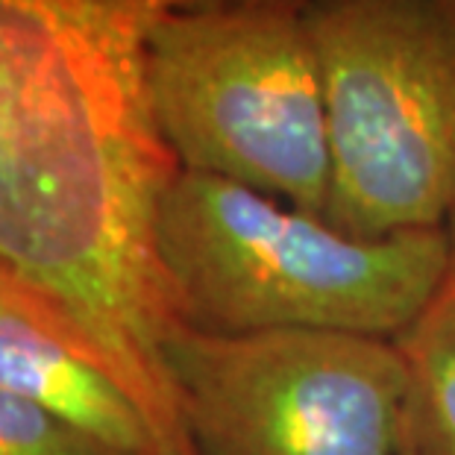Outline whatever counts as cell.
I'll use <instances>...</instances> for the list:
<instances>
[{"label":"cell","mask_w":455,"mask_h":455,"mask_svg":"<svg viewBox=\"0 0 455 455\" xmlns=\"http://www.w3.org/2000/svg\"><path fill=\"white\" fill-rule=\"evenodd\" d=\"M173 0H0V259L89 335L164 455H195L168 364L182 326L156 247L182 171L148 42Z\"/></svg>","instance_id":"6da1fadb"},{"label":"cell","mask_w":455,"mask_h":455,"mask_svg":"<svg viewBox=\"0 0 455 455\" xmlns=\"http://www.w3.org/2000/svg\"><path fill=\"white\" fill-rule=\"evenodd\" d=\"M156 247L182 326L209 335L347 332L394 341L450 267L443 229L358 238L315 212L180 171Z\"/></svg>","instance_id":"7a4b0ae2"},{"label":"cell","mask_w":455,"mask_h":455,"mask_svg":"<svg viewBox=\"0 0 455 455\" xmlns=\"http://www.w3.org/2000/svg\"><path fill=\"white\" fill-rule=\"evenodd\" d=\"M308 0H173L148 42L153 112L182 171L326 218L332 162Z\"/></svg>","instance_id":"3957f363"},{"label":"cell","mask_w":455,"mask_h":455,"mask_svg":"<svg viewBox=\"0 0 455 455\" xmlns=\"http://www.w3.org/2000/svg\"><path fill=\"white\" fill-rule=\"evenodd\" d=\"M329 132L326 220L443 229L455 206V15L438 0H308Z\"/></svg>","instance_id":"277c9868"},{"label":"cell","mask_w":455,"mask_h":455,"mask_svg":"<svg viewBox=\"0 0 455 455\" xmlns=\"http://www.w3.org/2000/svg\"><path fill=\"white\" fill-rule=\"evenodd\" d=\"M168 364L195 455H405V373L385 338L180 326Z\"/></svg>","instance_id":"5b68a950"},{"label":"cell","mask_w":455,"mask_h":455,"mask_svg":"<svg viewBox=\"0 0 455 455\" xmlns=\"http://www.w3.org/2000/svg\"><path fill=\"white\" fill-rule=\"evenodd\" d=\"M0 388L124 455H164L141 405L71 315L0 259Z\"/></svg>","instance_id":"8992f818"},{"label":"cell","mask_w":455,"mask_h":455,"mask_svg":"<svg viewBox=\"0 0 455 455\" xmlns=\"http://www.w3.org/2000/svg\"><path fill=\"white\" fill-rule=\"evenodd\" d=\"M394 347L405 373V452L455 455V261Z\"/></svg>","instance_id":"52a82bcc"},{"label":"cell","mask_w":455,"mask_h":455,"mask_svg":"<svg viewBox=\"0 0 455 455\" xmlns=\"http://www.w3.org/2000/svg\"><path fill=\"white\" fill-rule=\"evenodd\" d=\"M0 455H124L80 426L0 388Z\"/></svg>","instance_id":"ba28073f"},{"label":"cell","mask_w":455,"mask_h":455,"mask_svg":"<svg viewBox=\"0 0 455 455\" xmlns=\"http://www.w3.org/2000/svg\"><path fill=\"white\" fill-rule=\"evenodd\" d=\"M443 232H447V241H450V259L455 261V206L450 212L447 224H443Z\"/></svg>","instance_id":"9c48e42d"},{"label":"cell","mask_w":455,"mask_h":455,"mask_svg":"<svg viewBox=\"0 0 455 455\" xmlns=\"http://www.w3.org/2000/svg\"><path fill=\"white\" fill-rule=\"evenodd\" d=\"M438 4H441L443 9H447V12H452V15H455V0H438Z\"/></svg>","instance_id":"30bf717a"},{"label":"cell","mask_w":455,"mask_h":455,"mask_svg":"<svg viewBox=\"0 0 455 455\" xmlns=\"http://www.w3.org/2000/svg\"><path fill=\"white\" fill-rule=\"evenodd\" d=\"M405 455H409V452H405Z\"/></svg>","instance_id":"8fae6325"}]
</instances>
